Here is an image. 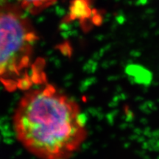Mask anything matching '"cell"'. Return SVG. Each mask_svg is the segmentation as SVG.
<instances>
[{"label":"cell","instance_id":"7a4b0ae2","mask_svg":"<svg viewBox=\"0 0 159 159\" xmlns=\"http://www.w3.org/2000/svg\"><path fill=\"white\" fill-rule=\"evenodd\" d=\"M37 40L23 9L0 1V83L7 86L27 70Z\"/></svg>","mask_w":159,"mask_h":159},{"label":"cell","instance_id":"6da1fadb","mask_svg":"<svg viewBox=\"0 0 159 159\" xmlns=\"http://www.w3.org/2000/svg\"><path fill=\"white\" fill-rule=\"evenodd\" d=\"M13 122L19 142L42 158H69L87 136L79 105L50 85L26 94Z\"/></svg>","mask_w":159,"mask_h":159},{"label":"cell","instance_id":"3957f363","mask_svg":"<svg viewBox=\"0 0 159 159\" xmlns=\"http://www.w3.org/2000/svg\"><path fill=\"white\" fill-rule=\"evenodd\" d=\"M18 5L25 11L36 13L50 7L57 0H16Z\"/></svg>","mask_w":159,"mask_h":159}]
</instances>
